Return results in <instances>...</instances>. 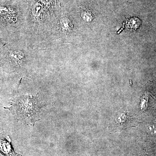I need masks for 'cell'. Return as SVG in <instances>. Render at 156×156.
Here are the masks:
<instances>
[{
	"instance_id": "cell-4",
	"label": "cell",
	"mask_w": 156,
	"mask_h": 156,
	"mask_svg": "<svg viewBox=\"0 0 156 156\" xmlns=\"http://www.w3.org/2000/svg\"><path fill=\"white\" fill-rule=\"evenodd\" d=\"M42 10V7L40 4H37L34 6L33 9V12L35 15H38L41 10Z\"/></svg>"
},
{
	"instance_id": "cell-5",
	"label": "cell",
	"mask_w": 156,
	"mask_h": 156,
	"mask_svg": "<svg viewBox=\"0 0 156 156\" xmlns=\"http://www.w3.org/2000/svg\"><path fill=\"white\" fill-rule=\"evenodd\" d=\"M61 25L63 29H67L69 27V21L66 18H63L61 20Z\"/></svg>"
},
{
	"instance_id": "cell-6",
	"label": "cell",
	"mask_w": 156,
	"mask_h": 156,
	"mask_svg": "<svg viewBox=\"0 0 156 156\" xmlns=\"http://www.w3.org/2000/svg\"><path fill=\"white\" fill-rule=\"evenodd\" d=\"M148 130L152 134H156V126L155 125L150 126L149 127Z\"/></svg>"
},
{
	"instance_id": "cell-3",
	"label": "cell",
	"mask_w": 156,
	"mask_h": 156,
	"mask_svg": "<svg viewBox=\"0 0 156 156\" xmlns=\"http://www.w3.org/2000/svg\"><path fill=\"white\" fill-rule=\"evenodd\" d=\"M9 53L10 57L16 61H20L24 56V54L20 51H10Z\"/></svg>"
},
{
	"instance_id": "cell-1",
	"label": "cell",
	"mask_w": 156,
	"mask_h": 156,
	"mask_svg": "<svg viewBox=\"0 0 156 156\" xmlns=\"http://www.w3.org/2000/svg\"><path fill=\"white\" fill-rule=\"evenodd\" d=\"M41 104L38 96L23 95L14 98L10 107L4 108L23 123L34 125L40 120Z\"/></svg>"
},
{
	"instance_id": "cell-2",
	"label": "cell",
	"mask_w": 156,
	"mask_h": 156,
	"mask_svg": "<svg viewBox=\"0 0 156 156\" xmlns=\"http://www.w3.org/2000/svg\"><path fill=\"white\" fill-rule=\"evenodd\" d=\"M0 154L4 156H22L14 150L10 136L0 132Z\"/></svg>"
}]
</instances>
